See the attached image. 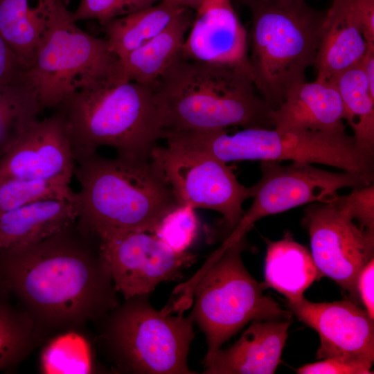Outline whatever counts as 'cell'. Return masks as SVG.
Masks as SVG:
<instances>
[{
  "label": "cell",
  "mask_w": 374,
  "mask_h": 374,
  "mask_svg": "<svg viewBox=\"0 0 374 374\" xmlns=\"http://www.w3.org/2000/svg\"><path fill=\"white\" fill-rule=\"evenodd\" d=\"M75 161L64 120L37 119L0 157V181L20 179L70 186Z\"/></svg>",
  "instance_id": "obj_14"
},
{
  "label": "cell",
  "mask_w": 374,
  "mask_h": 374,
  "mask_svg": "<svg viewBox=\"0 0 374 374\" xmlns=\"http://www.w3.org/2000/svg\"><path fill=\"white\" fill-rule=\"evenodd\" d=\"M312 203L303 222L320 276H327L357 298L358 276L373 258L374 233L361 228L337 199Z\"/></svg>",
  "instance_id": "obj_12"
},
{
  "label": "cell",
  "mask_w": 374,
  "mask_h": 374,
  "mask_svg": "<svg viewBox=\"0 0 374 374\" xmlns=\"http://www.w3.org/2000/svg\"><path fill=\"white\" fill-rule=\"evenodd\" d=\"M175 304L158 310L149 295L124 299L94 325V345L112 371L127 374H194L188 366L194 322L172 315Z\"/></svg>",
  "instance_id": "obj_5"
},
{
  "label": "cell",
  "mask_w": 374,
  "mask_h": 374,
  "mask_svg": "<svg viewBox=\"0 0 374 374\" xmlns=\"http://www.w3.org/2000/svg\"><path fill=\"white\" fill-rule=\"evenodd\" d=\"M337 88L344 109V118L353 132L358 146L374 155V91L359 64L337 75L331 82Z\"/></svg>",
  "instance_id": "obj_25"
},
{
  "label": "cell",
  "mask_w": 374,
  "mask_h": 374,
  "mask_svg": "<svg viewBox=\"0 0 374 374\" xmlns=\"http://www.w3.org/2000/svg\"><path fill=\"white\" fill-rule=\"evenodd\" d=\"M373 363L363 361L326 358L299 368V374H371Z\"/></svg>",
  "instance_id": "obj_33"
},
{
  "label": "cell",
  "mask_w": 374,
  "mask_h": 374,
  "mask_svg": "<svg viewBox=\"0 0 374 374\" xmlns=\"http://www.w3.org/2000/svg\"><path fill=\"white\" fill-rule=\"evenodd\" d=\"M340 95L331 82L299 83L272 111L274 129L280 132L332 130L344 125Z\"/></svg>",
  "instance_id": "obj_19"
},
{
  "label": "cell",
  "mask_w": 374,
  "mask_h": 374,
  "mask_svg": "<svg viewBox=\"0 0 374 374\" xmlns=\"http://www.w3.org/2000/svg\"><path fill=\"white\" fill-rule=\"evenodd\" d=\"M193 21L190 9L186 8L154 38L118 58L112 74L121 80L154 87L181 55Z\"/></svg>",
  "instance_id": "obj_21"
},
{
  "label": "cell",
  "mask_w": 374,
  "mask_h": 374,
  "mask_svg": "<svg viewBox=\"0 0 374 374\" xmlns=\"http://www.w3.org/2000/svg\"><path fill=\"white\" fill-rule=\"evenodd\" d=\"M163 1H166L176 6H179L181 7H184L188 8V1L187 0H161Z\"/></svg>",
  "instance_id": "obj_39"
},
{
  "label": "cell",
  "mask_w": 374,
  "mask_h": 374,
  "mask_svg": "<svg viewBox=\"0 0 374 374\" xmlns=\"http://www.w3.org/2000/svg\"><path fill=\"white\" fill-rule=\"evenodd\" d=\"M249 71L265 102L274 110L295 85L305 82L315 61L326 11L305 0H272L250 8Z\"/></svg>",
  "instance_id": "obj_7"
},
{
  "label": "cell",
  "mask_w": 374,
  "mask_h": 374,
  "mask_svg": "<svg viewBox=\"0 0 374 374\" xmlns=\"http://www.w3.org/2000/svg\"><path fill=\"white\" fill-rule=\"evenodd\" d=\"M74 176L80 184L78 221L99 238L152 233L180 204L150 156L107 158L96 152L75 163Z\"/></svg>",
  "instance_id": "obj_3"
},
{
  "label": "cell",
  "mask_w": 374,
  "mask_h": 374,
  "mask_svg": "<svg viewBox=\"0 0 374 374\" xmlns=\"http://www.w3.org/2000/svg\"><path fill=\"white\" fill-rule=\"evenodd\" d=\"M70 12L61 0H0V36L24 71L56 25Z\"/></svg>",
  "instance_id": "obj_18"
},
{
  "label": "cell",
  "mask_w": 374,
  "mask_h": 374,
  "mask_svg": "<svg viewBox=\"0 0 374 374\" xmlns=\"http://www.w3.org/2000/svg\"><path fill=\"white\" fill-rule=\"evenodd\" d=\"M159 0H81L71 20L95 19L102 25L116 18L145 9ZM161 1V0H160Z\"/></svg>",
  "instance_id": "obj_31"
},
{
  "label": "cell",
  "mask_w": 374,
  "mask_h": 374,
  "mask_svg": "<svg viewBox=\"0 0 374 374\" xmlns=\"http://www.w3.org/2000/svg\"><path fill=\"white\" fill-rule=\"evenodd\" d=\"M62 117L75 163L100 146L117 154L150 157L163 130L152 86L112 73L66 98L55 109Z\"/></svg>",
  "instance_id": "obj_4"
},
{
  "label": "cell",
  "mask_w": 374,
  "mask_h": 374,
  "mask_svg": "<svg viewBox=\"0 0 374 374\" xmlns=\"http://www.w3.org/2000/svg\"><path fill=\"white\" fill-rule=\"evenodd\" d=\"M77 202L70 186L57 183L10 179L0 181V213L44 199Z\"/></svg>",
  "instance_id": "obj_29"
},
{
  "label": "cell",
  "mask_w": 374,
  "mask_h": 374,
  "mask_svg": "<svg viewBox=\"0 0 374 374\" xmlns=\"http://www.w3.org/2000/svg\"><path fill=\"white\" fill-rule=\"evenodd\" d=\"M311 253L289 233L268 244L265 262V284L287 301L303 296L304 292L320 278Z\"/></svg>",
  "instance_id": "obj_23"
},
{
  "label": "cell",
  "mask_w": 374,
  "mask_h": 374,
  "mask_svg": "<svg viewBox=\"0 0 374 374\" xmlns=\"http://www.w3.org/2000/svg\"><path fill=\"white\" fill-rule=\"evenodd\" d=\"M290 322L255 321L226 349H219L204 366L206 374H272L280 362Z\"/></svg>",
  "instance_id": "obj_17"
},
{
  "label": "cell",
  "mask_w": 374,
  "mask_h": 374,
  "mask_svg": "<svg viewBox=\"0 0 374 374\" xmlns=\"http://www.w3.org/2000/svg\"><path fill=\"white\" fill-rule=\"evenodd\" d=\"M262 177L252 187L253 199L238 224L215 250L221 252L245 236L258 220L305 204L326 202L340 189L373 184V177L357 172L327 171L305 162L283 166L276 161H262Z\"/></svg>",
  "instance_id": "obj_10"
},
{
  "label": "cell",
  "mask_w": 374,
  "mask_h": 374,
  "mask_svg": "<svg viewBox=\"0 0 374 374\" xmlns=\"http://www.w3.org/2000/svg\"><path fill=\"white\" fill-rule=\"evenodd\" d=\"M245 248L244 236L222 252L213 253L176 290L188 304L194 299L190 315L206 337L204 366L249 322L291 317L290 312L264 294L265 283L258 282L246 269L241 256Z\"/></svg>",
  "instance_id": "obj_6"
},
{
  "label": "cell",
  "mask_w": 374,
  "mask_h": 374,
  "mask_svg": "<svg viewBox=\"0 0 374 374\" xmlns=\"http://www.w3.org/2000/svg\"><path fill=\"white\" fill-rule=\"evenodd\" d=\"M204 0H187L188 8L197 10L202 6Z\"/></svg>",
  "instance_id": "obj_38"
},
{
  "label": "cell",
  "mask_w": 374,
  "mask_h": 374,
  "mask_svg": "<svg viewBox=\"0 0 374 374\" xmlns=\"http://www.w3.org/2000/svg\"><path fill=\"white\" fill-rule=\"evenodd\" d=\"M337 199L361 228L374 233V186L373 184L353 188V191L346 195L338 194Z\"/></svg>",
  "instance_id": "obj_32"
},
{
  "label": "cell",
  "mask_w": 374,
  "mask_h": 374,
  "mask_svg": "<svg viewBox=\"0 0 374 374\" xmlns=\"http://www.w3.org/2000/svg\"><path fill=\"white\" fill-rule=\"evenodd\" d=\"M199 227L195 208L179 204L161 219L152 234L172 251L181 253L193 244Z\"/></svg>",
  "instance_id": "obj_30"
},
{
  "label": "cell",
  "mask_w": 374,
  "mask_h": 374,
  "mask_svg": "<svg viewBox=\"0 0 374 374\" xmlns=\"http://www.w3.org/2000/svg\"><path fill=\"white\" fill-rule=\"evenodd\" d=\"M362 24L343 0H332L326 11L323 33L314 63L316 80L330 82L359 64L368 48Z\"/></svg>",
  "instance_id": "obj_20"
},
{
  "label": "cell",
  "mask_w": 374,
  "mask_h": 374,
  "mask_svg": "<svg viewBox=\"0 0 374 374\" xmlns=\"http://www.w3.org/2000/svg\"><path fill=\"white\" fill-rule=\"evenodd\" d=\"M374 259H371L360 271L357 280V293L365 310L374 319Z\"/></svg>",
  "instance_id": "obj_35"
},
{
  "label": "cell",
  "mask_w": 374,
  "mask_h": 374,
  "mask_svg": "<svg viewBox=\"0 0 374 374\" xmlns=\"http://www.w3.org/2000/svg\"><path fill=\"white\" fill-rule=\"evenodd\" d=\"M71 15L56 25L23 73L41 111L55 109L78 89L111 74L118 58L105 39L80 28Z\"/></svg>",
  "instance_id": "obj_9"
},
{
  "label": "cell",
  "mask_w": 374,
  "mask_h": 374,
  "mask_svg": "<svg viewBox=\"0 0 374 374\" xmlns=\"http://www.w3.org/2000/svg\"><path fill=\"white\" fill-rule=\"evenodd\" d=\"M357 17L368 43L374 42V0H343Z\"/></svg>",
  "instance_id": "obj_36"
},
{
  "label": "cell",
  "mask_w": 374,
  "mask_h": 374,
  "mask_svg": "<svg viewBox=\"0 0 374 374\" xmlns=\"http://www.w3.org/2000/svg\"><path fill=\"white\" fill-rule=\"evenodd\" d=\"M46 374H89L97 371L91 344L86 335L76 332L57 335L46 343L40 357Z\"/></svg>",
  "instance_id": "obj_28"
},
{
  "label": "cell",
  "mask_w": 374,
  "mask_h": 374,
  "mask_svg": "<svg viewBox=\"0 0 374 374\" xmlns=\"http://www.w3.org/2000/svg\"><path fill=\"white\" fill-rule=\"evenodd\" d=\"M196 12L183 44L182 55L194 61L239 66L249 71L247 33L230 0L204 3Z\"/></svg>",
  "instance_id": "obj_16"
},
{
  "label": "cell",
  "mask_w": 374,
  "mask_h": 374,
  "mask_svg": "<svg viewBox=\"0 0 374 374\" xmlns=\"http://www.w3.org/2000/svg\"><path fill=\"white\" fill-rule=\"evenodd\" d=\"M150 158L180 204L220 213L229 229L238 224L251 190L238 181L227 163L205 153L157 144Z\"/></svg>",
  "instance_id": "obj_11"
},
{
  "label": "cell",
  "mask_w": 374,
  "mask_h": 374,
  "mask_svg": "<svg viewBox=\"0 0 374 374\" xmlns=\"http://www.w3.org/2000/svg\"><path fill=\"white\" fill-rule=\"evenodd\" d=\"M100 252L124 299L149 295L163 282L178 280L197 256L172 251L154 235L132 231L99 238Z\"/></svg>",
  "instance_id": "obj_13"
},
{
  "label": "cell",
  "mask_w": 374,
  "mask_h": 374,
  "mask_svg": "<svg viewBox=\"0 0 374 374\" xmlns=\"http://www.w3.org/2000/svg\"><path fill=\"white\" fill-rule=\"evenodd\" d=\"M217 1V0H204L203 2H202V4L204 3H207V2H210V1Z\"/></svg>",
  "instance_id": "obj_41"
},
{
  "label": "cell",
  "mask_w": 374,
  "mask_h": 374,
  "mask_svg": "<svg viewBox=\"0 0 374 374\" xmlns=\"http://www.w3.org/2000/svg\"><path fill=\"white\" fill-rule=\"evenodd\" d=\"M172 143L177 148L205 153L225 163L292 160L373 177V156L358 146L344 125L327 130L288 132L274 128H243L233 134L225 130H183L173 134Z\"/></svg>",
  "instance_id": "obj_8"
},
{
  "label": "cell",
  "mask_w": 374,
  "mask_h": 374,
  "mask_svg": "<svg viewBox=\"0 0 374 374\" xmlns=\"http://www.w3.org/2000/svg\"><path fill=\"white\" fill-rule=\"evenodd\" d=\"M238 3L248 7L249 9L258 4L272 0H236Z\"/></svg>",
  "instance_id": "obj_37"
},
{
  "label": "cell",
  "mask_w": 374,
  "mask_h": 374,
  "mask_svg": "<svg viewBox=\"0 0 374 374\" xmlns=\"http://www.w3.org/2000/svg\"><path fill=\"white\" fill-rule=\"evenodd\" d=\"M153 87L163 134L274 128L273 109L244 67L194 61L181 54Z\"/></svg>",
  "instance_id": "obj_2"
},
{
  "label": "cell",
  "mask_w": 374,
  "mask_h": 374,
  "mask_svg": "<svg viewBox=\"0 0 374 374\" xmlns=\"http://www.w3.org/2000/svg\"><path fill=\"white\" fill-rule=\"evenodd\" d=\"M186 8L166 1L110 20L103 26L109 50L118 58L143 45Z\"/></svg>",
  "instance_id": "obj_24"
},
{
  "label": "cell",
  "mask_w": 374,
  "mask_h": 374,
  "mask_svg": "<svg viewBox=\"0 0 374 374\" xmlns=\"http://www.w3.org/2000/svg\"><path fill=\"white\" fill-rule=\"evenodd\" d=\"M24 71L17 56L0 36V85L21 80Z\"/></svg>",
  "instance_id": "obj_34"
},
{
  "label": "cell",
  "mask_w": 374,
  "mask_h": 374,
  "mask_svg": "<svg viewBox=\"0 0 374 374\" xmlns=\"http://www.w3.org/2000/svg\"><path fill=\"white\" fill-rule=\"evenodd\" d=\"M41 112L34 90L23 78L0 85V157Z\"/></svg>",
  "instance_id": "obj_27"
},
{
  "label": "cell",
  "mask_w": 374,
  "mask_h": 374,
  "mask_svg": "<svg viewBox=\"0 0 374 374\" xmlns=\"http://www.w3.org/2000/svg\"><path fill=\"white\" fill-rule=\"evenodd\" d=\"M76 202L44 199L0 213V250L42 241L75 222Z\"/></svg>",
  "instance_id": "obj_22"
},
{
  "label": "cell",
  "mask_w": 374,
  "mask_h": 374,
  "mask_svg": "<svg viewBox=\"0 0 374 374\" xmlns=\"http://www.w3.org/2000/svg\"><path fill=\"white\" fill-rule=\"evenodd\" d=\"M42 344L45 341L30 315L0 285V371L19 366Z\"/></svg>",
  "instance_id": "obj_26"
},
{
  "label": "cell",
  "mask_w": 374,
  "mask_h": 374,
  "mask_svg": "<svg viewBox=\"0 0 374 374\" xmlns=\"http://www.w3.org/2000/svg\"><path fill=\"white\" fill-rule=\"evenodd\" d=\"M294 314L320 338L317 359L374 362V322L365 309L349 300L314 303L304 296L287 301Z\"/></svg>",
  "instance_id": "obj_15"
},
{
  "label": "cell",
  "mask_w": 374,
  "mask_h": 374,
  "mask_svg": "<svg viewBox=\"0 0 374 374\" xmlns=\"http://www.w3.org/2000/svg\"><path fill=\"white\" fill-rule=\"evenodd\" d=\"M99 246V238L77 220L42 241L0 250V285L45 343L66 332L84 335L121 303Z\"/></svg>",
  "instance_id": "obj_1"
},
{
  "label": "cell",
  "mask_w": 374,
  "mask_h": 374,
  "mask_svg": "<svg viewBox=\"0 0 374 374\" xmlns=\"http://www.w3.org/2000/svg\"><path fill=\"white\" fill-rule=\"evenodd\" d=\"M66 6H67L69 3L70 0H61Z\"/></svg>",
  "instance_id": "obj_40"
}]
</instances>
